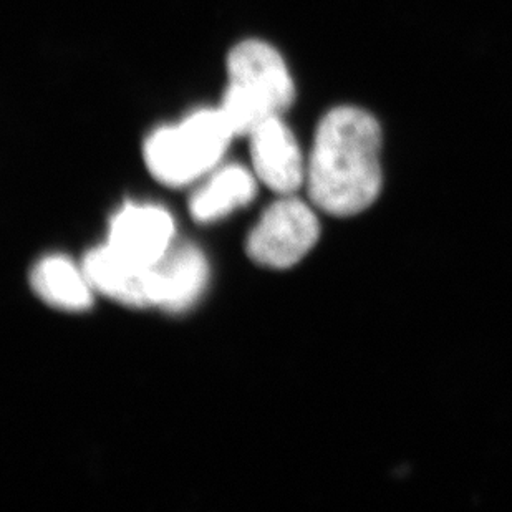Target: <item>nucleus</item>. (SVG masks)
Returning <instances> with one entry per match:
<instances>
[{"mask_svg": "<svg viewBox=\"0 0 512 512\" xmlns=\"http://www.w3.org/2000/svg\"><path fill=\"white\" fill-rule=\"evenodd\" d=\"M382 128L357 107H337L320 120L307 163L312 203L327 214L362 213L382 191Z\"/></svg>", "mask_w": 512, "mask_h": 512, "instance_id": "f257e3e1", "label": "nucleus"}, {"mask_svg": "<svg viewBox=\"0 0 512 512\" xmlns=\"http://www.w3.org/2000/svg\"><path fill=\"white\" fill-rule=\"evenodd\" d=\"M228 87L219 110L236 136L282 116L295 100L294 80L282 55L264 40L249 39L229 52Z\"/></svg>", "mask_w": 512, "mask_h": 512, "instance_id": "f03ea898", "label": "nucleus"}, {"mask_svg": "<svg viewBox=\"0 0 512 512\" xmlns=\"http://www.w3.org/2000/svg\"><path fill=\"white\" fill-rule=\"evenodd\" d=\"M234 136L219 107L201 108L146 138V168L156 181L181 188L213 170Z\"/></svg>", "mask_w": 512, "mask_h": 512, "instance_id": "7ed1b4c3", "label": "nucleus"}, {"mask_svg": "<svg viewBox=\"0 0 512 512\" xmlns=\"http://www.w3.org/2000/svg\"><path fill=\"white\" fill-rule=\"evenodd\" d=\"M319 236L314 211L290 194L262 214L247 237V256L261 266L289 269L309 254Z\"/></svg>", "mask_w": 512, "mask_h": 512, "instance_id": "20e7f679", "label": "nucleus"}, {"mask_svg": "<svg viewBox=\"0 0 512 512\" xmlns=\"http://www.w3.org/2000/svg\"><path fill=\"white\" fill-rule=\"evenodd\" d=\"M174 219L165 209L130 203L113 216L108 246L136 266L151 267L170 251Z\"/></svg>", "mask_w": 512, "mask_h": 512, "instance_id": "39448f33", "label": "nucleus"}, {"mask_svg": "<svg viewBox=\"0 0 512 512\" xmlns=\"http://www.w3.org/2000/svg\"><path fill=\"white\" fill-rule=\"evenodd\" d=\"M252 166L267 188L282 196L299 191L307 179V166L294 133L281 116L257 126L249 135Z\"/></svg>", "mask_w": 512, "mask_h": 512, "instance_id": "423d86ee", "label": "nucleus"}, {"mask_svg": "<svg viewBox=\"0 0 512 512\" xmlns=\"http://www.w3.org/2000/svg\"><path fill=\"white\" fill-rule=\"evenodd\" d=\"M93 289L128 307H156L155 266H136L112 247H97L83 259Z\"/></svg>", "mask_w": 512, "mask_h": 512, "instance_id": "0eeeda50", "label": "nucleus"}, {"mask_svg": "<svg viewBox=\"0 0 512 512\" xmlns=\"http://www.w3.org/2000/svg\"><path fill=\"white\" fill-rule=\"evenodd\" d=\"M209 267L193 244L173 246L155 264L156 307L179 314L191 309L208 284Z\"/></svg>", "mask_w": 512, "mask_h": 512, "instance_id": "6e6552de", "label": "nucleus"}, {"mask_svg": "<svg viewBox=\"0 0 512 512\" xmlns=\"http://www.w3.org/2000/svg\"><path fill=\"white\" fill-rule=\"evenodd\" d=\"M30 285L40 299L58 310L83 312L93 304L87 274L65 256L44 257L37 262L30 272Z\"/></svg>", "mask_w": 512, "mask_h": 512, "instance_id": "1a4fd4ad", "label": "nucleus"}, {"mask_svg": "<svg viewBox=\"0 0 512 512\" xmlns=\"http://www.w3.org/2000/svg\"><path fill=\"white\" fill-rule=\"evenodd\" d=\"M256 198V178L244 166L231 165L194 193L189 211L198 223H213Z\"/></svg>", "mask_w": 512, "mask_h": 512, "instance_id": "9d476101", "label": "nucleus"}]
</instances>
